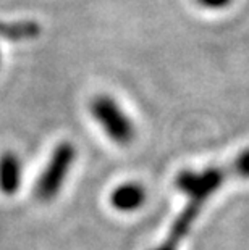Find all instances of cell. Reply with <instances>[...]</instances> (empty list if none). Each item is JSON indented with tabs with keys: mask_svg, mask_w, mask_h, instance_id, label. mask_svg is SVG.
<instances>
[{
	"mask_svg": "<svg viewBox=\"0 0 249 250\" xmlns=\"http://www.w3.org/2000/svg\"><path fill=\"white\" fill-rule=\"evenodd\" d=\"M76 157L78 150L71 142L63 141L58 144L34 186L36 199L41 202H50L60 194Z\"/></svg>",
	"mask_w": 249,
	"mask_h": 250,
	"instance_id": "1",
	"label": "cell"
},
{
	"mask_svg": "<svg viewBox=\"0 0 249 250\" xmlns=\"http://www.w3.org/2000/svg\"><path fill=\"white\" fill-rule=\"evenodd\" d=\"M233 2V0H196V3L207 10H224Z\"/></svg>",
	"mask_w": 249,
	"mask_h": 250,
	"instance_id": "8",
	"label": "cell"
},
{
	"mask_svg": "<svg viewBox=\"0 0 249 250\" xmlns=\"http://www.w3.org/2000/svg\"><path fill=\"white\" fill-rule=\"evenodd\" d=\"M92 118L105 131V134L118 146H128L133 142L136 129L133 121L125 113L123 108L110 95H96L89 105Z\"/></svg>",
	"mask_w": 249,
	"mask_h": 250,
	"instance_id": "2",
	"label": "cell"
},
{
	"mask_svg": "<svg viewBox=\"0 0 249 250\" xmlns=\"http://www.w3.org/2000/svg\"><path fill=\"white\" fill-rule=\"evenodd\" d=\"M21 186V162L17 153L0 155V190L5 195H15Z\"/></svg>",
	"mask_w": 249,
	"mask_h": 250,
	"instance_id": "5",
	"label": "cell"
},
{
	"mask_svg": "<svg viewBox=\"0 0 249 250\" xmlns=\"http://www.w3.org/2000/svg\"><path fill=\"white\" fill-rule=\"evenodd\" d=\"M146 202V190L136 183H125L110 194V204L115 210L128 213L141 208Z\"/></svg>",
	"mask_w": 249,
	"mask_h": 250,
	"instance_id": "4",
	"label": "cell"
},
{
	"mask_svg": "<svg viewBox=\"0 0 249 250\" xmlns=\"http://www.w3.org/2000/svg\"><path fill=\"white\" fill-rule=\"evenodd\" d=\"M39 34L41 26L36 21H17V23H2L0 21V37L5 41H31L36 39Z\"/></svg>",
	"mask_w": 249,
	"mask_h": 250,
	"instance_id": "6",
	"label": "cell"
},
{
	"mask_svg": "<svg viewBox=\"0 0 249 250\" xmlns=\"http://www.w3.org/2000/svg\"><path fill=\"white\" fill-rule=\"evenodd\" d=\"M231 167L235 169L238 179H249V148L241 152L235 160L231 162Z\"/></svg>",
	"mask_w": 249,
	"mask_h": 250,
	"instance_id": "7",
	"label": "cell"
},
{
	"mask_svg": "<svg viewBox=\"0 0 249 250\" xmlns=\"http://www.w3.org/2000/svg\"><path fill=\"white\" fill-rule=\"evenodd\" d=\"M236 178L231 163L225 167H209L201 171L184 169L175 178V188L186 197H198L207 202L228 179Z\"/></svg>",
	"mask_w": 249,
	"mask_h": 250,
	"instance_id": "3",
	"label": "cell"
}]
</instances>
